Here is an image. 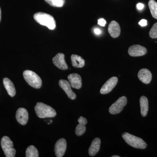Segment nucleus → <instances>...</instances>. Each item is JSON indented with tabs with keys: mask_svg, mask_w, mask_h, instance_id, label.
Listing matches in <instances>:
<instances>
[{
	"mask_svg": "<svg viewBox=\"0 0 157 157\" xmlns=\"http://www.w3.org/2000/svg\"><path fill=\"white\" fill-rule=\"evenodd\" d=\"M23 75L26 82L32 87L39 89L42 86V79L35 72L31 70H25Z\"/></svg>",
	"mask_w": 157,
	"mask_h": 157,
	"instance_id": "4",
	"label": "nucleus"
},
{
	"mask_svg": "<svg viewBox=\"0 0 157 157\" xmlns=\"http://www.w3.org/2000/svg\"><path fill=\"white\" fill-rule=\"evenodd\" d=\"M149 36L152 39L157 38V23H155L149 32Z\"/></svg>",
	"mask_w": 157,
	"mask_h": 157,
	"instance_id": "24",
	"label": "nucleus"
},
{
	"mask_svg": "<svg viewBox=\"0 0 157 157\" xmlns=\"http://www.w3.org/2000/svg\"><path fill=\"white\" fill-rule=\"evenodd\" d=\"M139 24L141 26H145L147 25V21L145 19H142L139 21Z\"/></svg>",
	"mask_w": 157,
	"mask_h": 157,
	"instance_id": "26",
	"label": "nucleus"
},
{
	"mask_svg": "<svg viewBox=\"0 0 157 157\" xmlns=\"http://www.w3.org/2000/svg\"><path fill=\"white\" fill-rule=\"evenodd\" d=\"M52 62L55 66L62 70H67L68 66L65 60L64 54L59 53L52 59Z\"/></svg>",
	"mask_w": 157,
	"mask_h": 157,
	"instance_id": "11",
	"label": "nucleus"
},
{
	"mask_svg": "<svg viewBox=\"0 0 157 157\" xmlns=\"http://www.w3.org/2000/svg\"><path fill=\"white\" fill-rule=\"evenodd\" d=\"M72 65L75 68H82L84 66L85 61L81 56L72 55L71 56Z\"/></svg>",
	"mask_w": 157,
	"mask_h": 157,
	"instance_id": "20",
	"label": "nucleus"
},
{
	"mask_svg": "<svg viewBox=\"0 0 157 157\" xmlns=\"http://www.w3.org/2000/svg\"><path fill=\"white\" fill-rule=\"evenodd\" d=\"M98 24L101 26H104L106 24V21L104 18H100L98 20Z\"/></svg>",
	"mask_w": 157,
	"mask_h": 157,
	"instance_id": "25",
	"label": "nucleus"
},
{
	"mask_svg": "<svg viewBox=\"0 0 157 157\" xmlns=\"http://www.w3.org/2000/svg\"><path fill=\"white\" fill-rule=\"evenodd\" d=\"M122 137L128 144L135 148L144 149L147 147V144L143 139L127 132L123 134Z\"/></svg>",
	"mask_w": 157,
	"mask_h": 157,
	"instance_id": "3",
	"label": "nucleus"
},
{
	"mask_svg": "<svg viewBox=\"0 0 157 157\" xmlns=\"http://www.w3.org/2000/svg\"><path fill=\"white\" fill-rule=\"evenodd\" d=\"M34 18L39 24L45 26L49 29L54 30L56 27L54 18L52 15L47 13L38 12L34 14Z\"/></svg>",
	"mask_w": 157,
	"mask_h": 157,
	"instance_id": "1",
	"label": "nucleus"
},
{
	"mask_svg": "<svg viewBox=\"0 0 157 157\" xmlns=\"http://www.w3.org/2000/svg\"><path fill=\"white\" fill-rule=\"evenodd\" d=\"M118 82V78L115 76L111 77L103 86L101 88L100 93L102 94H106L110 93L115 87Z\"/></svg>",
	"mask_w": 157,
	"mask_h": 157,
	"instance_id": "7",
	"label": "nucleus"
},
{
	"mask_svg": "<svg viewBox=\"0 0 157 157\" xmlns=\"http://www.w3.org/2000/svg\"><path fill=\"white\" fill-rule=\"evenodd\" d=\"M138 77L143 83L149 84L152 79L151 73L147 69H142L138 72Z\"/></svg>",
	"mask_w": 157,
	"mask_h": 157,
	"instance_id": "14",
	"label": "nucleus"
},
{
	"mask_svg": "<svg viewBox=\"0 0 157 157\" xmlns=\"http://www.w3.org/2000/svg\"><path fill=\"white\" fill-rule=\"evenodd\" d=\"M35 110L37 116L41 118L54 117L56 115V111L53 108L41 102L37 103Z\"/></svg>",
	"mask_w": 157,
	"mask_h": 157,
	"instance_id": "2",
	"label": "nucleus"
},
{
	"mask_svg": "<svg viewBox=\"0 0 157 157\" xmlns=\"http://www.w3.org/2000/svg\"><path fill=\"white\" fill-rule=\"evenodd\" d=\"M127 98L124 96L121 97L110 106L109 111L111 114H117L121 112L124 107L126 105Z\"/></svg>",
	"mask_w": 157,
	"mask_h": 157,
	"instance_id": "6",
	"label": "nucleus"
},
{
	"mask_svg": "<svg viewBox=\"0 0 157 157\" xmlns=\"http://www.w3.org/2000/svg\"><path fill=\"white\" fill-rule=\"evenodd\" d=\"M16 118L20 124L22 125H25L29 120V113L26 109L24 108H20L17 109L16 113Z\"/></svg>",
	"mask_w": 157,
	"mask_h": 157,
	"instance_id": "12",
	"label": "nucleus"
},
{
	"mask_svg": "<svg viewBox=\"0 0 157 157\" xmlns=\"http://www.w3.org/2000/svg\"><path fill=\"white\" fill-rule=\"evenodd\" d=\"M1 18H2V12H1V8H0V21H1Z\"/></svg>",
	"mask_w": 157,
	"mask_h": 157,
	"instance_id": "29",
	"label": "nucleus"
},
{
	"mask_svg": "<svg viewBox=\"0 0 157 157\" xmlns=\"http://www.w3.org/2000/svg\"><path fill=\"white\" fill-rule=\"evenodd\" d=\"M128 52L131 56H140L146 54L147 52V49L141 45H135L129 47Z\"/></svg>",
	"mask_w": 157,
	"mask_h": 157,
	"instance_id": "8",
	"label": "nucleus"
},
{
	"mask_svg": "<svg viewBox=\"0 0 157 157\" xmlns=\"http://www.w3.org/2000/svg\"><path fill=\"white\" fill-rule=\"evenodd\" d=\"M59 84L60 87L64 91L68 98L71 100H75L76 99V94L71 89V85L70 82L67 80L61 79L59 82Z\"/></svg>",
	"mask_w": 157,
	"mask_h": 157,
	"instance_id": "10",
	"label": "nucleus"
},
{
	"mask_svg": "<svg viewBox=\"0 0 157 157\" xmlns=\"http://www.w3.org/2000/svg\"><path fill=\"white\" fill-rule=\"evenodd\" d=\"M67 141L64 138L59 139L55 145V153L57 157L63 156L67 149Z\"/></svg>",
	"mask_w": 157,
	"mask_h": 157,
	"instance_id": "9",
	"label": "nucleus"
},
{
	"mask_svg": "<svg viewBox=\"0 0 157 157\" xmlns=\"http://www.w3.org/2000/svg\"><path fill=\"white\" fill-rule=\"evenodd\" d=\"M137 9L139 10H142L144 8V5L142 3H138L137 5Z\"/></svg>",
	"mask_w": 157,
	"mask_h": 157,
	"instance_id": "27",
	"label": "nucleus"
},
{
	"mask_svg": "<svg viewBox=\"0 0 157 157\" xmlns=\"http://www.w3.org/2000/svg\"><path fill=\"white\" fill-rule=\"evenodd\" d=\"M25 156L26 157H39V153L37 148L33 145L29 146L26 151Z\"/></svg>",
	"mask_w": 157,
	"mask_h": 157,
	"instance_id": "22",
	"label": "nucleus"
},
{
	"mask_svg": "<svg viewBox=\"0 0 157 157\" xmlns=\"http://www.w3.org/2000/svg\"><path fill=\"white\" fill-rule=\"evenodd\" d=\"M45 1L50 6L53 7H63L65 3V0H45Z\"/></svg>",
	"mask_w": 157,
	"mask_h": 157,
	"instance_id": "23",
	"label": "nucleus"
},
{
	"mask_svg": "<svg viewBox=\"0 0 157 157\" xmlns=\"http://www.w3.org/2000/svg\"><path fill=\"white\" fill-rule=\"evenodd\" d=\"M3 84L9 95L11 97H14L16 94V90L12 81L9 78H5L3 79Z\"/></svg>",
	"mask_w": 157,
	"mask_h": 157,
	"instance_id": "18",
	"label": "nucleus"
},
{
	"mask_svg": "<svg viewBox=\"0 0 157 157\" xmlns=\"http://www.w3.org/2000/svg\"><path fill=\"white\" fill-rule=\"evenodd\" d=\"M108 33L113 38H116L121 33V28L119 25L115 21H113L109 23L108 28Z\"/></svg>",
	"mask_w": 157,
	"mask_h": 157,
	"instance_id": "15",
	"label": "nucleus"
},
{
	"mask_svg": "<svg viewBox=\"0 0 157 157\" xmlns=\"http://www.w3.org/2000/svg\"><path fill=\"white\" fill-rule=\"evenodd\" d=\"M101 140L98 137L95 138L93 140L91 144L89 149V154L91 156L95 155L99 151L101 146Z\"/></svg>",
	"mask_w": 157,
	"mask_h": 157,
	"instance_id": "17",
	"label": "nucleus"
},
{
	"mask_svg": "<svg viewBox=\"0 0 157 157\" xmlns=\"http://www.w3.org/2000/svg\"><path fill=\"white\" fill-rule=\"evenodd\" d=\"M140 113L143 117H146L148 111V101L145 96H142L140 98Z\"/></svg>",
	"mask_w": 157,
	"mask_h": 157,
	"instance_id": "19",
	"label": "nucleus"
},
{
	"mask_svg": "<svg viewBox=\"0 0 157 157\" xmlns=\"http://www.w3.org/2000/svg\"><path fill=\"white\" fill-rule=\"evenodd\" d=\"M148 6L152 16L157 19V3L154 0H150Z\"/></svg>",
	"mask_w": 157,
	"mask_h": 157,
	"instance_id": "21",
	"label": "nucleus"
},
{
	"mask_svg": "<svg viewBox=\"0 0 157 157\" xmlns=\"http://www.w3.org/2000/svg\"><path fill=\"white\" fill-rule=\"evenodd\" d=\"M112 157H120V156L118 155H113V156Z\"/></svg>",
	"mask_w": 157,
	"mask_h": 157,
	"instance_id": "30",
	"label": "nucleus"
},
{
	"mask_svg": "<svg viewBox=\"0 0 157 157\" xmlns=\"http://www.w3.org/2000/svg\"><path fill=\"white\" fill-rule=\"evenodd\" d=\"M1 146L6 157H14L16 150L13 148V143L8 136H4L1 139Z\"/></svg>",
	"mask_w": 157,
	"mask_h": 157,
	"instance_id": "5",
	"label": "nucleus"
},
{
	"mask_svg": "<svg viewBox=\"0 0 157 157\" xmlns=\"http://www.w3.org/2000/svg\"><path fill=\"white\" fill-rule=\"evenodd\" d=\"M78 121L79 124L76 127L75 133L77 136H80L83 135L86 132V125L87 123V121L86 118L80 117Z\"/></svg>",
	"mask_w": 157,
	"mask_h": 157,
	"instance_id": "16",
	"label": "nucleus"
},
{
	"mask_svg": "<svg viewBox=\"0 0 157 157\" xmlns=\"http://www.w3.org/2000/svg\"><path fill=\"white\" fill-rule=\"evenodd\" d=\"M94 32L95 33L97 34V35H99L101 33V31L99 29H95Z\"/></svg>",
	"mask_w": 157,
	"mask_h": 157,
	"instance_id": "28",
	"label": "nucleus"
},
{
	"mask_svg": "<svg viewBox=\"0 0 157 157\" xmlns=\"http://www.w3.org/2000/svg\"><path fill=\"white\" fill-rule=\"evenodd\" d=\"M71 87L76 89H79L82 87V79L80 75L77 73H72L68 76Z\"/></svg>",
	"mask_w": 157,
	"mask_h": 157,
	"instance_id": "13",
	"label": "nucleus"
}]
</instances>
